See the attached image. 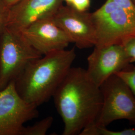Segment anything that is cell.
I'll list each match as a JSON object with an SVG mask.
<instances>
[{
  "mask_svg": "<svg viewBox=\"0 0 135 135\" xmlns=\"http://www.w3.org/2000/svg\"><path fill=\"white\" fill-rule=\"evenodd\" d=\"M91 15L96 32L95 46L102 47L113 45L124 46L135 38V18L113 0H107Z\"/></svg>",
  "mask_w": 135,
  "mask_h": 135,
  "instance_id": "cell-4",
  "label": "cell"
},
{
  "mask_svg": "<svg viewBox=\"0 0 135 135\" xmlns=\"http://www.w3.org/2000/svg\"><path fill=\"white\" fill-rule=\"evenodd\" d=\"M54 22L80 49L94 47L96 32L91 13L81 12L71 6L62 5L52 17Z\"/></svg>",
  "mask_w": 135,
  "mask_h": 135,
  "instance_id": "cell-7",
  "label": "cell"
},
{
  "mask_svg": "<svg viewBox=\"0 0 135 135\" xmlns=\"http://www.w3.org/2000/svg\"><path fill=\"white\" fill-rule=\"evenodd\" d=\"M54 118L48 116L35 123L33 125L24 126L20 135H45L52 125Z\"/></svg>",
  "mask_w": 135,
  "mask_h": 135,
  "instance_id": "cell-12",
  "label": "cell"
},
{
  "mask_svg": "<svg viewBox=\"0 0 135 135\" xmlns=\"http://www.w3.org/2000/svg\"><path fill=\"white\" fill-rule=\"evenodd\" d=\"M62 0H21L8 11L5 27L20 31L36 21L52 17Z\"/></svg>",
  "mask_w": 135,
  "mask_h": 135,
  "instance_id": "cell-10",
  "label": "cell"
},
{
  "mask_svg": "<svg viewBox=\"0 0 135 135\" xmlns=\"http://www.w3.org/2000/svg\"><path fill=\"white\" fill-rule=\"evenodd\" d=\"M91 5V0H73L70 6L81 12L89 10Z\"/></svg>",
  "mask_w": 135,
  "mask_h": 135,
  "instance_id": "cell-15",
  "label": "cell"
},
{
  "mask_svg": "<svg viewBox=\"0 0 135 135\" xmlns=\"http://www.w3.org/2000/svg\"><path fill=\"white\" fill-rule=\"evenodd\" d=\"M95 122L87 126L80 133V135H135V129L129 128L123 130L114 131L107 129Z\"/></svg>",
  "mask_w": 135,
  "mask_h": 135,
  "instance_id": "cell-11",
  "label": "cell"
},
{
  "mask_svg": "<svg viewBox=\"0 0 135 135\" xmlns=\"http://www.w3.org/2000/svg\"><path fill=\"white\" fill-rule=\"evenodd\" d=\"M124 47L127 55L131 59V63L135 62V38L128 42Z\"/></svg>",
  "mask_w": 135,
  "mask_h": 135,
  "instance_id": "cell-16",
  "label": "cell"
},
{
  "mask_svg": "<svg viewBox=\"0 0 135 135\" xmlns=\"http://www.w3.org/2000/svg\"><path fill=\"white\" fill-rule=\"evenodd\" d=\"M87 74L97 85L100 86L108 78L131 64L130 57L122 45L94 47L87 58Z\"/></svg>",
  "mask_w": 135,
  "mask_h": 135,
  "instance_id": "cell-8",
  "label": "cell"
},
{
  "mask_svg": "<svg viewBox=\"0 0 135 135\" xmlns=\"http://www.w3.org/2000/svg\"><path fill=\"white\" fill-rule=\"evenodd\" d=\"M52 98L64 124L63 135H79L96 121L103 102L100 88L81 67L70 69Z\"/></svg>",
  "mask_w": 135,
  "mask_h": 135,
  "instance_id": "cell-1",
  "label": "cell"
},
{
  "mask_svg": "<svg viewBox=\"0 0 135 135\" xmlns=\"http://www.w3.org/2000/svg\"><path fill=\"white\" fill-rule=\"evenodd\" d=\"M8 11L2 1L0 0V29H3L6 25Z\"/></svg>",
  "mask_w": 135,
  "mask_h": 135,
  "instance_id": "cell-17",
  "label": "cell"
},
{
  "mask_svg": "<svg viewBox=\"0 0 135 135\" xmlns=\"http://www.w3.org/2000/svg\"><path fill=\"white\" fill-rule=\"evenodd\" d=\"M115 74L125 82L135 97V66L130 64Z\"/></svg>",
  "mask_w": 135,
  "mask_h": 135,
  "instance_id": "cell-13",
  "label": "cell"
},
{
  "mask_svg": "<svg viewBox=\"0 0 135 135\" xmlns=\"http://www.w3.org/2000/svg\"><path fill=\"white\" fill-rule=\"evenodd\" d=\"M42 56L20 31L4 27L0 32V91L15 82L30 62Z\"/></svg>",
  "mask_w": 135,
  "mask_h": 135,
  "instance_id": "cell-3",
  "label": "cell"
},
{
  "mask_svg": "<svg viewBox=\"0 0 135 135\" xmlns=\"http://www.w3.org/2000/svg\"><path fill=\"white\" fill-rule=\"evenodd\" d=\"M132 1L134 3V4H135V0H132Z\"/></svg>",
  "mask_w": 135,
  "mask_h": 135,
  "instance_id": "cell-20",
  "label": "cell"
},
{
  "mask_svg": "<svg viewBox=\"0 0 135 135\" xmlns=\"http://www.w3.org/2000/svg\"><path fill=\"white\" fill-rule=\"evenodd\" d=\"M62 1L66 2V3L67 4V5L70 6L72 2L73 1V0H62Z\"/></svg>",
  "mask_w": 135,
  "mask_h": 135,
  "instance_id": "cell-19",
  "label": "cell"
},
{
  "mask_svg": "<svg viewBox=\"0 0 135 135\" xmlns=\"http://www.w3.org/2000/svg\"><path fill=\"white\" fill-rule=\"evenodd\" d=\"M102 105L95 123L107 127L118 120H127L135 125V97L125 82L116 74L100 86Z\"/></svg>",
  "mask_w": 135,
  "mask_h": 135,
  "instance_id": "cell-5",
  "label": "cell"
},
{
  "mask_svg": "<svg viewBox=\"0 0 135 135\" xmlns=\"http://www.w3.org/2000/svg\"><path fill=\"white\" fill-rule=\"evenodd\" d=\"M7 10H9L12 6L17 4L21 0H1Z\"/></svg>",
  "mask_w": 135,
  "mask_h": 135,
  "instance_id": "cell-18",
  "label": "cell"
},
{
  "mask_svg": "<svg viewBox=\"0 0 135 135\" xmlns=\"http://www.w3.org/2000/svg\"><path fill=\"white\" fill-rule=\"evenodd\" d=\"M37 107L22 99L11 83L0 91V135H20L26 122L39 116Z\"/></svg>",
  "mask_w": 135,
  "mask_h": 135,
  "instance_id": "cell-6",
  "label": "cell"
},
{
  "mask_svg": "<svg viewBox=\"0 0 135 135\" xmlns=\"http://www.w3.org/2000/svg\"><path fill=\"white\" fill-rule=\"evenodd\" d=\"M76 57L74 49L46 54L27 65L15 81L18 93L25 101L38 107L53 96Z\"/></svg>",
  "mask_w": 135,
  "mask_h": 135,
  "instance_id": "cell-2",
  "label": "cell"
},
{
  "mask_svg": "<svg viewBox=\"0 0 135 135\" xmlns=\"http://www.w3.org/2000/svg\"><path fill=\"white\" fill-rule=\"evenodd\" d=\"M2 29H0V32H1V30H2Z\"/></svg>",
  "mask_w": 135,
  "mask_h": 135,
  "instance_id": "cell-21",
  "label": "cell"
},
{
  "mask_svg": "<svg viewBox=\"0 0 135 135\" xmlns=\"http://www.w3.org/2000/svg\"><path fill=\"white\" fill-rule=\"evenodd\" d=\"M122 9L135 18V4L132 0H113Z\"/></svg>",
  "mask_w": 135,
  "mask_h": 135,
  "instance_id": "cell-14",
  "label": "cell"
},
{
  "mask_svg": "<svg viewBox=\"0 0 135 135\" xmlns=\"http://www.w3.org/2000/svg\"><path fill=\"white\" fill-rule=\"evenodd\" d=\"M20 32L42 56L66 49L71 43L67 36L52 17L36 21Z\"/></svg>",
  "mask_w": 135,
  "mask_h": 135,
  "instance_id": "cell-9",
  "label": "cell"
}]
</instances>
